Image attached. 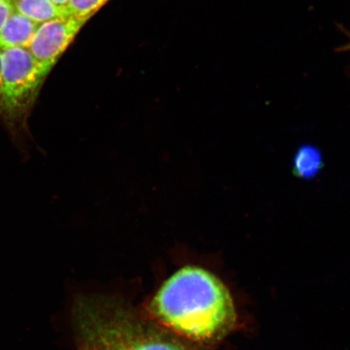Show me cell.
I'll return each mask as SVG.
<instances>
[{
  "instance_id": "obj_1",
  "label": "cell",
  "mask_w": 350,
  "mask_h": 350,
  "mask_svg": "<svg viewBox=\"0 0 350 350\" xmlns=\"http://www.w3.org/2000/svg\"><path fill=\"white\" fill-rule=\"evenodd\" d=\"M150 310L157 321L187 339H220L234 325L236 310L228 288L209 271L185 266L157 291Z\"/></svg>"
},
{
  "instance_id": "obj_2",
  "label": "cell",
  "mask_w": 350,
  "mask_h": 350,
  "mask_svg": "<svg viewBox=\"0 0 350 350\" xmlns=\"http://www.w3.org/2000/svg\"><path fill=\"white\" fill-rule=\"evenodd\" d=\"M47 74L27 48L3 51L0 118L13 137L27 133L30 109Z\"/></svg>"
},
{
  "instance_id": "obj_3",
  "label": "cell",
  "mask_w": 350,
  "mask_h": 350,
  "mask_svg": "<svg viewBox=\"0 0 350 350\" xmlns=\"http://www.w3.org/2000/svg\"><path fill=\"white\" fill-rule=\"evenodd\" d=\"M87 21L68 16L39 25L28 49L47 73L51 72Z\"/></svg>"
},
{
  "instance_id": "obj_4",
  "label": "cell",
  "mask_w": 350,
  "mask_h": 350,
  "mask_svg": "<svg viewBox=\"0 0 350 350\" xmlns=\"http://www.w3.org/2000/svg\"><path fill=\"white\" fill-rule=\"evenodd\" d=\"M39 24L14 10L0 31V51L28 48Z\"/></svg>"
},
{
  "instance_id": "obj_5",
  "label": "cell",
  "mask_w": 350,
  "mask_h": 350,
  "mask_svg": "<svg viewBox=\"0 0 350 350\" xmlns=\"http://www.w3.org/2000/svg\"><path fill=\"white\" fill-rule=\"evenodd\" d=\"M12 1L15 11L39 25L69 16L66 8L56 5L51 0H12Z\"/></svg>"
},
{
  "instance_id": "obj_6",
  "label": "cell",
  "mask_w": 350,
  "mask_h": 350,
  "mask_svg": "<svg viewBox=\"0 0 350 350\" xmlns=\"http://www.w3.org/2000/svg\"><path fill=\"white\" fill-rule=\"evenodd\" d=\"M322 165L321 152L313 146H304L295 156L294 172L301 178H312L321 169Z\"/></svg>"
},
{
  "instance_id": "obj_7",
  "label": "cell",
  "mask_w": 350,
  "mask_h": 350,
  "mask_svg": "<svg viewBox=\"0 0 350 350\" xmlns=\"http://www.w3.org/2000/svg\"><path fill=\"white\" fill-rule=\"evenodd\" d=\"M109 0H69L66 10L68 15L89 21Z\"/></svg>"
},
{
  "instance_id": "obj_8",
  "label": "cell",
  "mask_w": 350,
  "mask_h": 350,
  "mask_svg": "<svg viewBox=\"0 0 350 350\" xmlns=\"http://www.w3.org/2000/svg\"><path fill=\"white\" fill-rule=\"evenodd\" d=\"M14 10L12 0H0V31Z\"/></svg>"
},
{
  "instance_id": "obj_9",
  "label": "cell",
  "mask_w": 350,
  "mask_h": 350,
  "mask_svg": "<svg viewBox=\"0 0 350 350\" xmlns=\"http://www.w3.org/2000/svg\"><path fill=\"white\" fill-rule=\"evenodd\" d=\"M51 1L52 3H55L56 5L66 8V6H67V4H68L69 0H51Z\"/></svg>"
},
{
  "instance_id": "obj_10",
  "label": "cell",
  "mask_w": 350,
  "mask_h": 350,
  "mask_svg": "<svg viewBox=\"0 0 350 350\" xmlns=\"http://www.w3.org/2000/svg\"><path fill=\"white\" fill-rule=\"evenodd\" d=\"M2 73H3V51H0V83H1V80H2Z\"/></svg>"
}]
</instances>
